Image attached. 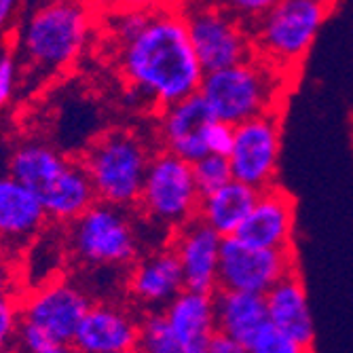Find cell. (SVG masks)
<instances>
[{"instance_id":"cell-1","label":"cell","mask_w":353,"mask_h":353,"mask_svg":"<svg viewBox=\"0 0 353 353\" xmlns=\"http://www.w3.org/2000/svg\"><path fill=\"white\" fill-rule=\"evenodd\" d=\"M119 72L136 102L157 110L199 91L205 72L182 11L152 9L138 34L119 45Z\"/></svg>"},{"instance_id":"cell-2","label":"cell","mask_w":353,"mask_h":353,"mask_svg":"<svg viewBox=\"0 0 353 353\" xmlns=\"http://www.w3.org/2000/svg\"><path fill=\"white\" fill-rule=\"evenodd\" d=\"M7 172L34 192L49 220L57 224H68L98 201L83 163L45 142L19 144L9 157Z\"/></svg>"},{"instance_id":"cell-3","label":"cell","mask_w":353,"mask_h":353,"mask_svg":"<svg viewBox=\"0 0 353 353\" xmlns=\"http://www.w3.org/2000/svg\"><path fill=\"white\" fill-rule=\"evenodd\" d=\"M87 0H49L28 17L17 37V55L30 72L51 77L70 68L91 34Z\"/></svg>"},{"instance_id":"cell-4","label":"cell","mask_w":353,"mask_h":353,"mask_svg":"<svg viewBox=\"0 0 353 353\" xmlns=\"http://www.w3.org/2000/svg\"><path fill=\"white\" fill-rule=\"evenodd\" d=\"M68 248L87 269H130L142 250L132 208L98 199L68 222Z\"/></svg>"},{"instance_id":"cell-5","label":"cell","mask_w":353,"mask_h":353,"mask_svg":"<svg viewBox=\"0 0 353 353\" xmlns=\"http://www.w3.org/2000/svg\"><path fill=\"white\" fill-rule=\"evenodd\" d=\"M148 144L134 132L114 130L95 140L83 154L81 163L100 201L136 208L144 176L150 163Z\"/></svg>"},{"instance_id":"cell-6","label":"cell","mask_w":353,"mask_h":353,"mask_svg":"<svg viewBox=\"0 0 353 353\" xmlns=\"http://www.w3.org/2000/svg\"><path fill=\"white\" fill-rule=\"evenodd\" d=\"M277 72H285L271 61L243 59L233 66L205 72L199 93L218 121L237 125L256 114L275 110L277 95L283 91Z\"/></svg>"},{"instance_id":"cell-7","label":"cell","mask_w":353,"mask_h":353,"mask_svg":"<svg viewBox=\"0 0 353 353\" xmlns=\"http://www.w3.org/2000/svg\"><path fill=\"white\" fill-rule=\"evenodd\" d=\"M326 9V0H277L252 21V47L281 70L296 66L313 45Z\"/></svg>"},{"instance_id":"cell-8","label":"cell","mask_w":353,"mask_h":353,"mask_svg":"<svg viewBox=\"0 0 353 353\" xmlns=\"http://www.w3.org/2000/svg\"><path fill=\"white\" fill-rule=\"evenodd\" d=\"M199 201L192 163L165 148L152 152L136 205L140 214L157 227L176 231L197 218Z\"/></svg>"},{"instance_id":"cell-9","label":"cell","mask_w":353,"mask_h":353,"mask_svg":"<svg viewBox=\"0 0 353 353\" xmlns=\"http://www.w3.org/2000/svg\"><path fill=\"white\" fill-rule=\"evenodd\" d=\"M182 15L203 72L227 68L252 57L254 47L243 21L214 0L192 5Z\"/></svg>"},{"instance_id":"cell-10","label":"cell","mask_w":353,"mask_h":353,"mask_svg":"<svg viewBox=\"0 0 353 353\" xmlns=\"http://www.w3.org/2000/svg\"><path fill=\"white\" fill-rule=\"evenodd\" d=\"M296 269L294 250L254 248L235 235L222 237L218 261V288L265 294L285 273Z\"/></svg>"},{"instance_id":"cell-11","label":"cell","mask_w":353,"mask_h":353,"mask_svg":"<svg viewBox=\"0 0 353 353\" xmlns=\"http://www.w3.org/2000/svg\"><path fill=\"white\" fill-rule=\"evenodd\" d=\"M91 303L89 292L81 283L53 279L19 299V315L23 322L41 328L61 347L72 351V336Z\"/></svg>"},{"instance_id":"cell-12","label":"cell","mask_w":353,"mask_h":353,"mask_svg":"<svg viewBox=\"0 0 353 353\" xmlns=\"http://www.w3.org/2000/svg\"><path fill=\"white\" fill-rule=\"evenodd\" d=\"M279 146L281 114L277 110L237 123L233 148L229 154L233 178L259 190L275 184Z\"/></svg>"},{"instance_id":"cell-13","label":"cell","mask_w":353,"mask_h":353,"mask_svg":"<svg viewBox=\"0 0 353 353\" xmlns=\"http://www.w3.org/2000/svg\"><path fill=\"white\" fill-rule=\"evenodd\" d=\"M140 315L119 303H91L72 336L70 349L81 353L138 351Z\"/></svg>"},{"instance_id":"cell-14","label":"cell","mask_w":353,"mask_h":353,"mask_svg":"<svg viewBox=\"0 0 353 353\" xmlns=\"http://www.w3.org/2000/svg\"><path fill=\"white\" fill-rule=\"evenodd\" d=\"M49 214L41 199L15 176L0 174V254L15 256L47 227Z\"/></svg>"},{"instance_id":"cell-15","label":"cell","mask_w":353,"mask_h":353,"mask_svg":"<svg viewBox=\"0 0 353 353\" xmlns=\"http://www.w3.org/2000/svg\"><path fill=\"white\" fill-rule=\"evenodd\" d=\"M214 112L205 98L195 91L186 98L159 110V140L161 148L195 163L208 154L205 130L214 121Z\"/></svg>"},{"instance_id":"cell-16","label":"cell","mask_w":353,"mask_h":353,"mask_svg":"<svg viewBox=\"0 0 353 353\" xmlns=\"http://www.w3.org/2000/svg\"><path fill=\"white\" fill-rule=\"evenodd\" d=\"M222 235L199 218L188 220L172 231V250L176 252L184 288L197 292L218 290V261H220Z\"/></svg>"},{"instance_id":"cell-17","label":"cell","mask_w":353,"mask_h":353,"mask_svg":"<svg viewBox=\"0 0 353 353\" xmlns=\"http://www.w3.org/2000/svg\"><path fill=\"white\" fill-rule=\"evenodd\" d=\"M294 199L271 184L259 192L254 208L237 227L235 237L254 248L290 250L294 231Z\"/></svg>"},{"instance_id":"cell-18","label":"cell","mask_w":353,"mask_h":353,"mask_svg":"<svg viewBox=\"0 0 353 353\" xmlns=\"http://www.w3.org/2000/svg\"><path fill=\"white\" fill-rule=\"evenodd\" d=\"M130 299L146 309H163L178 292L184 290V275L172 245L148 252L127 269L125 277Z\"/></svg>"},{"instance_id":"cell-19","label":"cell","mask_w":353,"mask_h":353,"mask_svg":"<svg viewBox=\"0 0 353 353\" xmlns=\"http://www.w3.org/2000/svg\"><path fill=\"white\" fill-rule=\"evenodd\" d=\"M163 311L180 353H208L210 339L216 332L214 292L184 288L163 307Z\"/></svg>"},{"instance_id":"cell-20","label":"cell","mask_w":353,"mask_h":353,"mask_svg":"<svg viewBox=\"0 0 353 353\" xmlns=\"http://www.w3.org/2000/svg\"><path fill=\"white\" fill-rule=\"evenodd\" d=\"M265 301L271 322L290 339H294L303 347V351H311L315 328L299 269L277 279L269 288V292H265Z\"/></svg>"},{"instance_id":"cell-21","label":"cell","mask_w":353,"mask_h":353,"mask_svg":"<svg viewBox=\"0 0 353 353\" xmlns=\"http://www.w3.org/2000/svg\"><path fill=\"white\" fill-rule=\"evenodd\" d=\"M216 307V330L233 336L245 351L250 339L267 319V301L265 294L241 292V290H218L214 292Z\"/></svg>"},{"instance_id":"cell-22","label":"cell","mask_w":353,"mask_h":353,"mask_svg":"<svg viewBox=\"0 0 353 353\" xmlns=\"http://www.w3.org/2000/svg\"><path fill=\"white\" fill-rule=\"evenodd\" d=\"M259 188L248 186L233 178L214 192H210V195L201 197L197 218L203 220L208 227H212L222 237L235 235L237 227L250 214L256 199H259Z\"/></svg>"},{"instance_id":"cell-23","label":"cell","mask_w":353,"mask_h":353,"mask_svg":"<svg viewBox=\"0 0 353 353\" xmlns=\"http://www.w3.org/2000/svg\"><path fill=\"white\" fill-rule=\"evenodd\" d=\"M138 351L146 353H180L163 309H146L140 313Z\"/></svg>"},{"instance_id":"cell-24","label":"cell","mask_w":353,"mask_h":353,"mask_svg":"<svg viewBox=\"0 0 353 353\" xmlns=\"http://www.w3.org/2000/svg\"><path fill=\"white\" fill-rule=\"evenodd\" d=\"M192 176H195V184H197L199 195L201 197L210 195V192H214L222 184L233 180L229 157L208 152L205 157L199 159V161L192 163Z\"/></svg>"},{"instance_id":"cell-25","label":"cell","mask_w":353,"mask_h":353,"mask_svg":"<svg viewBox=\"0 0 353 353\" xmlns=\"http://www.w3.org/2000/svg\"><path fill=\"white\" fill-rule=\"evenodd\" d=\"M245 353H303V347L267 319L250 339Z\"/></svg>"},{"instance_id":"cell-26","label":"cell","mask_w":353,"mask_h":353,"mask_svg":"<svg viewBox=\"0 0 353 353\" xmlns=\"http://www.w3.org/2000/svg\"><path fill=\"white\" fill-rule=\"evenodd\" d=\"M19 322V299L15 296V292L0 294V351L15 347Z\"/></svg>"},{"instance_id":"cell-27","label":"cell","mask_w":353,"mask_h":353,"mask_svg":"<svg viewBox=\"0 0 353 353\" xmlns=\"http://www.w3.org/2000/svg\"><path fill=\"white\" fill-rule=\"evenodd\" d=\"M17 79H19V59L15 53L0 45V108L7 106L13 93L17 89Z\"/></svg>"},{"instance_id":"cell-28","label":"cell","mask_w":353,"mask_h":353,"mask_svg":"<svg viewBox=\"0 0 353 353\" xmlns=\"http://www.w3.org/2000/svg\"><path fill=\"white\" fill-rule=\"evenodd\" d=\"M233 140H235V125L218 121V119H214L208 125V130H205V146H208V152L229 157L231 154V148H233Z\"/></svg>"},{"instance_id":"cell-29","label":"cell","mask_w":353,"mask_h":353,"mask_svg":"<svg viewBox=\"0 0 353 353\" xmlns=\"http://www.w3.org/2000/svg\"><path fill=\"white\" fill-rule=\"evenodd\" d=\"M214 3L231 11L241 21H254L267 13L277 0H214Z\"/></svg>"},{"instance_id":"cell-30","label":"cell","mask_w":353,"mask_h":353,"mask_svg":"<svg viewBox=\"0 0 353 353\" xmlns=\"http://www.w3.org/2000/svg\"><path fill=\"white\" fill-rule=\"evenodd\" d=\"M208 353H243V347L227 332L216 330L210 339Z\"/></svg>"},{"instance_id":"cell-31","label":"cell","mask_w":353,"mask_h":353,"mask_svg":"<svg viewBox=\"0 0 353 353\" xmlns=\"http://www.w3.org/2000/svg\"><path fill=\"white\" fill-rule=\"evenodd\" d=\"M17 285V271L13 267V261L7 259L5 254H0V294L15 292Z\"/></svg>"},{"instance_id":"cell-32","label":"cell","mask_w":353,"mask_h":353,"mask_svg":"<svg viewBox=\"0 0 353 353\" xmlns=\"http://www.w3.org/2000/svg\"><path fill=\"white\" fill-rule=\"evenodd\" d=\"M106 3L117 11V9H144L152 11L159 7H165L170 0H106Z\"/></svg>"},{"instance_id":"cell-33","label":"cell","mask_w":353,"mask_h":353,"mask_svg":"<svg viewBox=\"0 0 353 353\" xmlns=\"http://www.w3.org/2000/svg\"><path fill=\"white\" fill-rule=\"evenodd\" d=\"M17 7H19V0H0V39H3L5 32L13 26Z\"/></svg>"}]
</instances>
